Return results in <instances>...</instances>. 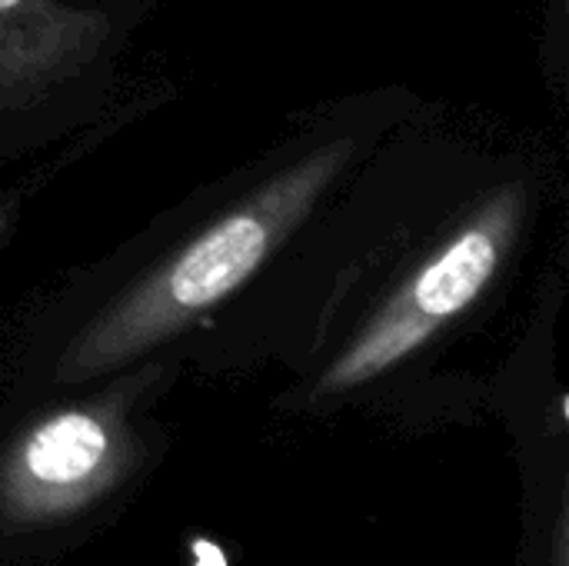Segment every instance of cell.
I'll return each instance as SVG.
<instances>
[{
    "mask_svg": "<svg viewBox=\"0 0 569 566\" xmlns=\"http://www.w3.org/2000/svg\"><path fill=\"white\" fill-rule=\"evenodd\" d=\"M93 13L53 10L47 0H0V87L60 73L90 47Z\"/></svg>",
    "mask_w": 569,
    "mask_h": 566,
    "instance_id": "cell-4",
    "label": "cell"
},
{
    "mask_svg": "<svg viewBox=\"0 0 569 566\" xmlns=\"http://www.w3.org/2000/svg\"><path fill=\"white\" fill-rule=\"evenodd\" d=\"M47 390L0 417V566H50L110 530L167 450L153 374Z\"/></svg>",
    "mask_w": 569,
    "mask_h": 566,
    "instance_id": "cell-1",
    "label": "cell"
},
{
    "mask_svg": "<svg viewBox=\"0 0 569 566\" xmlns=\"http://www.w3.org/2000/svg\"><path fill=\"white\" fill-rule=\"evenodd\" d=\"M523 224V190L507 187L460 227L313 377L310 407H330L393 374L457 320L497 277Z\"/></svg>",
    "mask_w": 569,
    "mask_h": 566,
    "instance_id": "cell-3",
    "label": "cell"
},
{
    "mask_svg": "<svg viewBox=\"0 0 569 566\" xmlns=\"http://www.w3.org/2000/svg\"><path fill=\"white\" fill-rule=\"evenodd\" d=\"M347 157V140L323 143L293 167L273 173L253 197L203 227L190 244L87 320L40 377H33L37 390L47 394L103 384L183 334L200 314L260 270V264L313 210Z\"/></svg>",
    "mask_w": 569,
    "mask_h": 566,
    "instance_id": "cell-2",
    "label": "cell"
}]
</instances>
